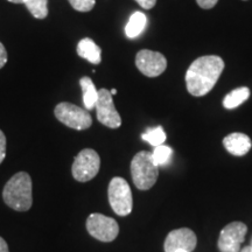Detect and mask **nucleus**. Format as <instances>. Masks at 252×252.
Masks as SVG:
<instances>
[{"label":"nucleus","instance_id":"1a4fd4ad","mask_svg":"<svg viewBox=\"0 0 252 252\" xmlns=\"http://www.w3.org/2000/svg\"><path fill=\"white\" fill-rule=\"evenodd\" d=\"M94 109L97 112V119L103 125L110 128H117L122 125V118L115 108L112 94L109 90H98V99Z\"/></svg>","mask_w":252,"mask_h":252},{"label":"nucleus","instance_id":"2eb2a0df","mask_svg":"<svg viewBox=\"0 0 252 252\" xmlns=\"http://www.w3.org/2000/svg\"><path fill=\"white\" fill-rule=\"evenodd\" d=\"M147 25V17L143 12H134L130 17L125 27V34L128 39H134L139 36Z\"/></svg>","mask_w":252,"mask_h":252},{"label":"nucleus","instance_id":"aec40b11","mask_svg":"<svg viewBox=\"0 0 252 252\" xmlns=\"http://www.w3.org/2000/svg\"><path fill=\"white\" fill-rule=\"evenodd\" d=\"M71 7L78 12H89L94 8L96 0H68Z\"/></svg>","mask_w":252,"mask_h":252},{"label":"nucleus","instance_id":"4be33fe9","mask_svg":"<svg viewBox=\"0 0 252 252\" xmlns=\"http://www.w3.org/2000/svg\"><path fill=\"white\" fill-rule=\"evenodd\" d=\"M219 0H196L197 5L203 9H210L217 4Z\"/></svg>","mask_w":252,"mask_h":252},{"label":"nucleus","instance_id":"c756f323","mask_svg":"<svg viewBox=\"0 0 252 252\" xmlns=\"http://www.w3.org/2000/svg\"><path fill=\"white\" fill-rule=\"evenodd\" d=\"M251 250H252V244H251Z\"/></svg>","mask_w":252,"mask_h":252},{"label":"nucleus","instance_id":"6ab92c4d","mask_svg":"<svg viewBox=\"0 0 252 252\" xmlns=\"http://www.w3.org/2000/svg\"><path fill=\"white\" fill-rule=\"evenodd\" d=\"M172 154L173 151L171 147L165 146V145H160V146H157L152 152V159L158 167L165 166L171 160Z\"/></svg>","mask_w":252,"mask_h":252},{"label":"nucleus","instance_id":"bb28decb","mask_svg":"<svg viewBox=\"0 0 252 252\" xmlns=\"http://www.w3.org/2000/svg\"><path fill=\"white\" fill-rule=\"evenodd\" d=\"M241 252H252V250H251V247H245L243 250H242Z\"/></svg>","mask_w":252,"mask_h":252},{"label":"nucleus","instance_id":"412c9836","mask_svg":"<svg viewBox=\"0 0 252 252\" xmlns=\"http://www.w3.org/2000/svg\"><path fill=\"white\" fill-rule=\"evenodd\" d=\"M6 157V137L2 133V131L0 130V163L4 161Z\"/></svg>","mask_w":252,"mask_h":252},{"label":"nucleus","instance_id":"cd10ccee","mask_svg":"<svg viewBox=\"0 0 252 252\" xmlns=\"http://www.w3.org/2000/svg\"><path fill=\"white\" fill-rule=\"evenodd\" d=\"M110 93H111V94H112V96H113V94H117V90H116V89H112L111 91H110Z\"/></svg>","mask_w":252,"mask_h":252},{"label":"nucleus","instance_id":"c85d7f7f","mask_svg":"<svg viewBox=\"0 0 252 252\" xmlns=\"http://www.w3.org/2000/svg\"><path fill=\"white\" fill-rule=\"evenodd\" d=\"M175 252H187V251H185V250H176Z\"/></svg>","mask_w":252,"mask_h":252},{"label":"nucleus","instance_id":"6e6552de","mask_svg":"<svg viewBox=\"0 0 252 252\" xmlns=\"http://www.w3.org/2000/svg\"><path fill=\"white\" fill-rule=\"evenodd\" d=\"M135 65L147 77L160 76L167 68V60L161 53L143 49L135 56Z\"/></svg>","mask_w":252,"mask_h":252},{"label":"nucleus","instance_id":"ddd939ff","mask_svg":"<svg viewBox=\"0 0 252 252\" xmlns=\"http://www.w3.org/2000/svg\"><path fill=\"white\" fill-rule=\"evenodd\" d=\"M77 54L82 59H86L93 64H99L102 61V49L96 45L94 40L86 37L77 45Z\"/></svg>","mask_w":252,"mask_h":252},{"label":"nucleus","instance_id":"f3484780","mask_svg":"<svg viewBox=\"0 0 252 252\" xmlns=\"http://www.w3.org/2000/svg\"><path fill=\"white\" fill-rule=\"evenodd\" d=\"M31 14L36 19H45L48 15V0H24Z\"/></svg>","mask_w":252,"mask_h":252},{"label":"nucleus","instance_id":"423d86ee","mask_svg":"<svg viewBox=\"0 0 252 252\" xmlns=\"http://www.w3.org/2000/svg\"><path fill=\"white\" fill-rule=\"evenodd\" d=\"M100 159L98 153L91 149L82 150L72 163L71 173L75 180L87 182L98 174Z\"/></svg>","mask_w":252,"mask_h":252},{"label":"nucleus","instance_id":"393cba45","mask_svg":"<svg viewBox=\"0 0 252 252\" xmlns=\"http://www.w3.org/2000/svg\"><path fill=\"white\" fill-rule=\"evenodd\" d=\"M0 252H9L7 243H6L5 239L1 237H0Z\"/></svg>","mask_w":252,"mask_h":252},{"label":"nucleus","instance_id":"9d476101","mask_svg":"<svg viewBox=\"0 0 252 252\" xmlns=\"http://www.w3.org/2000/svg\"><path fill=\"white\" fill-rule=\"evenodd\" d=\"M248 228L242 222H232L224 226L219 238L220 252H241V245L244 242Z\"/></svg>","mask_w":252,"mask_h":252},{"label":"nucleus","instance_id":"a211bd4d","mask_svg":"<svg viewBox=\"0 0 252 252\" xmlns=\"http://www.w3.org/2000/svg\"><path fill=\"white\" fill-rule=\"evenodd\" d=\"M141 138H143V140L147 141L150 145L157 147L160 146V145H163V143H165L166 133L161 126H157V127L150 128V130H147L145 133L141 134Z\"/></svg>","mask_w":252,"mask_h":252},{"label":"nucleus","instance_id":"b1692460","mask_svg":"<svg viewBox=\"0 0 252 252\" xmlns=\"http://www.w3.org/2000/svg\"><path fill=\"white\" fill-rule=\"evenodd\" d=\"M135 1L139 4L141 7L145 9H151L153 8L157 4V0H135Z\"/></svg>","mask_w":252,"mask_h":252},{"label":"nucleus","instance_id":"20e7f679","mask_svg":"<svg viewBox=\"0 0 252 252\" xmlns=\"http://www.w3.org/2000/svg\"><path fill=\"white\" fill-rule=\"evenodd\" d=\"M109 202L112 210L119 216L130 215L133 207L132 201V191L127 181L123 178H113L110 181L109 189Z\"/></svg>","mask_w":252,"mask_h":252},{"label":"nucleus","instance_id":"0eeeda50","mask_svg":"<svg viewBox=\"0 0 252 252\" xmlns=\"http://www.w3.org/2000/svg\"><path fill=\"white\" fill-rule=\"evenodd\" d=\"M87 230L94 238L100 242H112L119 234L116 220L102 214H91L87 220Z\"/></svg>","mask_w":252,"mask_h":252},{"label":"nucleus","instance_id":"f257e3e1","mask_svg":"<svg viewBox=\"0 0 252 252\" xmlns=\"http://www.w3.org/2000/svg\"><path fill=\"white\" fill-rule=\"evenodd\" d=\"M224 70V61L216 55L201 56L191 63L186 72L188 93L201 97L210 93Z\"/></svg>","mask_w":252,"mask_h":252},{"label":"nucleus","instance_id":"9b49d317","mask_svg":"<svg viewBox=\"0 0 252 252\" xmlns=\"http://www.w3.org/2000/svg\"><path fill=\"white\" fill-rule=\"evenodd\" d=\"M197 238L190 229L182 228L173 230L168 234L165 241V252H175L176 250H185L191 252L196 248Z\"/></svg>","mask_w":252,"mask_h":252},{"label":"nucleus","instance_id":"dca6fc26","mask_svg":"<svg viewBox=\"0 0 252 252\" xmlns=\"http://www.w3.org/2000/svg\"><path fill=\"white\" fill-rule=\"evenodd\" d=\"M250 97V89L247 87L237 88L229 93L223 99V106L228 110L236 109Z\"/></svg>","mask_w":252,"mask_h":252},{"label":"nucleus","instance_id":"39448f33","mask_svg":"<svg viewBox=\"0 0 252 252\" xmlns=\"http://www.w3.org/2000/svg\"><path fill=\"white\" fill-rule=\"evenodd\" d=\"M55 117L59 119L62 124L74 130L82 131L89 128L93 124L90 113L88 110L81 109L75 104L62 102L56 105L54 110Z\"/></svg>","mask_w":252,"mask_h":252},{"label":"nucleus","instance_id":"4468645a","mask_svg":"<svg viewBox=\"0 0 252 252\" xmlns=\"http://www.w3.org/2000/svg\"><path fill=\"white\" fill-rule=\"evenodd\" d=\"M80 86L83 93V103L86 110L90 111L96 106L97 99H98V90L94 87L93 80L90 77L84 76L80 80Z\"/></svg>","mask_w":252,"mask_h":252},{"label":"nucleus","instance_id":"5701e85b","mask_svg":"<svg viewBox=\"0 0 252 252\" xmlns=\"http://www.w3.org/2000/svg\"><path fill=\"white\" fill-rule=\"evenodd\" d=\"M7 62V52H6L4 45L0 42V69H1Z\"/></svg>","mask_w":252,"mask_h":252},{"label":"nucleus","instance_id":"a878e982","mask_svg":"<svg viewBox=\"0 0 252 252\" xmlns=\"http://www.w3.org/2000/svg\"><path fill=\"white\" fill-rule=\"evenodd\" d=\"M8 1L13 2V4H24V0H8Z\"/></svg>","mask_w":252,"mask_h":252},{"label":"nucleus","instance_id":"f8f14e48","mask_svg":"<svg viewBox=\"0 0 252 252\" xmlns=\"http://www.w3.org/2000/svg\"><path fill=\"white\" fill-rule=\"evenodd\" d=\"M223 145L230 154L236 157L245 156L252 147L250 138L247 134L239 133V132L226 135L223 139Z\"/></svg>","mask_w":252,"mask_h":252},{"label":"nucleus","instance_id":"f03ea898","mask_svg":"<svg viewBox=\"0 0 252 252\" xmlns=\"http://www.w3.org/2000/svg\"><path fill=\"white\" fill-rule=\"evenodd\" d=\"M2 197L9 208L17 212H27L33 203L32 197V179L25 172L12 176L5 185Z\"/></svg>","mask_w":252,"mask_h":252},{"label":"nucleus","instance_id":"7ed1b4c3","mask_svg":"<svg viewBox=\"0 0 252 252\" xmlns=\"http://www.w3.org/2000/svg\"><path fill=\"white\" fill-rule=\"evenodd\" d=\"M132 180L135 187L140 190L151 189L157 182L159 167L154 163L152 153L141 151L137 153L131 162Z\"/></svg>","mask_w":252,"mask_h":252}]
</instances>
